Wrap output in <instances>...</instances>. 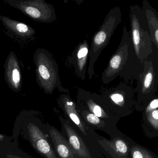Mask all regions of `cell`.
<instances>
[{
	"mask_svg": "<svg viewBox=\"0 0 158 158\" xmlns=\"http://www.w3.org/2000/svg\"><path fill=\"white\" fill-rule=\"evenodd\" d=\"M143 63L138 59L131 40L130 31L123 27L121 40L101 75V81L108 84L119 76L126 82L137 80L143 70Z\"/></svg>",
	"mask_w": 158,
	"mask_h": 158,
	"instance_id": "6da1fadb",
	"label": "cell"
},
{
	"mask_svg": "<svg viewBox=\"0 0 158 158\" xmlns=\"http://www.w3.org/2000/svg\"><path fill=\"white\" fill-rule=\"evenodd\" d=\"M20 128L23 135L34 150L44 158H58L47 130L46 123L38 111H27L24 113Z\"/></svg>",
	"mask_w": 158,
	"mask_h": 158,
	"instance_id": "7a4b0ae2",
	"label": "cell"
},
{
	"mask_svg": "<svg viewBox=\"0 0 158 158\" xmlns=\"http://www.w3.org/2000/svg\"><path fill=\"white\" fill-rule=\"evenodd\" d=\"M33 62L36 66V81L45 94L52 95L57 89L59 92L69 94L68 89L62 85L57 62L49 51L38 48L33 54Z\"/></svg>",
	"mask_w": 158,
	"mask_h": 158,
	"instance_id": "3957f363",
	"label": "cell"
},
{
	"mask_svg": "<svg viewBox=\"0 0 158 158\" xmlns=\"http://www.w3.org/2000/svg\"><path fill=\"white\" fill-rule=\"evenodd\" d=\"M131 40L135 52L142 63L153 53V44L147 19L142 7L131 5L129 10Z\"/></svg>",
	"mask_w": 158,
	"mask_h": 158,
	"instance_id": "277c9868",
	"label": "cell"
},
{
	"mask_svg": "<svg viewBox=\"0 0 158 158\" xmlns=\"http://www.w3.org/2000/svg\"><path fill=\"white\" fill-rule=\"evenodd\" d=\"M122 21V12L119 6L111 8L105 18L103 23L93 36L89 48V65L87 73L89 79L94 75L95 63L103 50L109 44L114 32Z\"/></svg>",
	"mask_w": 158,
	"mask_h": 158,
	"instance_id": "5b68a950",
	"label": "cell"
},
{
	"mask_svg": "<svg viewBox=\"0 0 158 158\" xmlns=\"http://www.w3.org/2000/svg\"><path fill=\"white\" fill-rule=\"evenodd\" d=\"M143 70L139 75L134 92L136 93L135 108L142 110L147 104L155 98L158 89V58L153 53L143 61Z\"/></svg>",
	"mask_w": 158,
	"mask_h": 158,
	"instance_id": "8992f818",
	"label": "cell"
},
{
	"mask_svg": "<svg viewBox=\"0 0 158 158\" xmlns=\"http://www.w3.org/2000/svg\"><path fill=\"white\" fill-rule=\"evenodd\" d=\"M57 104L64 116V118L77 130L87 145L100 158H104L100 152L98 140L100 135L93 132L85 125L81 117L77 103L68 94L63 93L57 99Z\"/></svg>",
	"mask_w": 158,
	"mask_h": 158,
	"instance_id": "52a82bcc",
	"label": "cell"
},
{
	"mask_svg": "<svg viewBox=\"0 0 158 158\" xmlns=\"http://www.w3.org/2000/svg\"><path fill=\"white\" fill-rule=\"evenodd\" d=\"M101 95L110 109L120 118L133 112L135 105L134 90L125 83L106 89Z\"/></svg>",
	"mask_w": 158,
	"mask_h": 158,
	"instance_id": "ba28073f",
	"label": "cell"
},
{
	"mask_svg": "<svg viewBox=\"0 0 158 158\" xmlns=\"http://www.w3.org/2000/svg\"><path fill=\"white\" fill-rule=\"evenodd\" d=\"M4 2L35 21L50 23L57 19L53 6L44 0H4Z\"/></svg>",
	"mask_w": 158,
	"mask_h": 158,
	"instance_id": "9c48e42d",
	"label": "cell"
},
{
	"mask_svg": "<svg viewBox=\"0 0 158 158\" xmlns=\"http://www.w3.org/2000/svg\"><path fill=\"white\" fill-rule=\"evenodd\" d=\"M77 103L97 117L117 126L120 118L111 111L101 95L80 88L77 95Z\"/></svg>",
	"mask_w": 158,
	"mask_h": 158,
	"instance_id": "30bf717a",
	"label": "cell"
},
{
	"mask_svg": "<svg viewBox=\"0 0 158 158\" xmlns=\"http://www.w3.org/2000/svg\"><path fill=\"white\" fill-rule=\"evenodd\" d=\"M130 139L120 131L110 139L100 135L98 143L104 158H131Z\"/></svg>",
	"mask_w": 158,
	"mask_h": 158,
	"instance_id": "8fae6325",
	"label": "cell"
},
{
	"mask_svg": "<svg viewBox=\"0 0 158 158\" xmlns=\"http://www.w3.org/2000/svg\"><path fill=\"white\" fill-rule=\"evenodd\" d=\"M61 132L77 158H100L87 145L77 130L62 115L57 113Z\"/></svg>",
	"mask_w": 158,
	"mask_h": 158,
	"instance_id": "7c38bea8",
	"label": "cell"
},
{
	"mask_svg": "<svg viewBox=\"0 0 158 158\" xmlns=\"http://www.w3.org/2000/svg\"><path fill=\"white\" fill-rule=\"evenodd\" d=\"M5 80L12 91L19 92L22 86V75L19 61L15 54L11 52L4 65Z\"/></svg>",
	"mask_w": 158,
	"mask_h": 158,
	"instance_id": "4fadbf2b",
	"label": "cell"
},
{
	"mask_svg": "<svg viewBox=\"0 0 158 158\" xmlns=\"http://www.w3.org/2000/svg\"><path fill=\"white\" fill-rule=\"evenodd\" d=\"M89 48L87 39H85L78 45L67 59L69 64L74 68L76 75L82 80L86 79Z\"/></svg>",
	"mask_w": 158,
	"mask_h": 158,
	"instance_id": "5bb4252c",
	"label": "cell"
},
{
	"mask_svg": "<svg viewBox=\"0 0 158 158\" xmlns=\"http://www.w3.org/2000/svg\"><path fill=\"white\" fill-rule=\"evenodd\" d=\"M76 103L78 110L84 122L93 132H96V130L102 131L110 137L120 131L116 125L98 117L88 111L82 105Z\"/></svg>",
	"mask_w": 158,
	"mask_h": 158,
	"instance_id": "9a60e30c",
	"label": "cell"
},
{
	"mask_svg": "<svg viewBox=\"0 0 158 158\" xmlns=\"http://www.w3.org/2000/svg\"><path fill=\"white\" fill-rule=\"evenodd\" d=\"M46 126L58 158H77L61 132L48 122L46 123Z\"/></svg>",
	"mask_w": 158,
	"mask_h": 158,
	"instance_id": "2e32d148",
	"label": "cell"
},
{
	"mask_svg": "<svg viewBox=\"0 0 158 158\" xmlns=\"http://www.w3.org/2000/svg\"><path fill=\"white\" fill-rule=\"evenodd\" d=\"M0 20L8 32L20 40H28L36 34L35 30L26 23L3 15H0Z\"/></svg>",
	"mask_w": 158,
	"mask_h": 158,
	"instance_id": "e0dca14e",
	"label": "cell"
},
{
	"mask_svg": "<svg viewBox=\"0 0 158 158\" xmlns=\"http://www.w3.org/2000/svg\"><path fill=\"white\" fill-rule=\"evenodd\" d=\"M142 9L145 14L149 26L153 48L158 58V12L148 1L143 2Z\"/></svg>",
	"mask_w": 158,
	"mask_h": 158,
	"instance_id": "ac0fdd59",
	"label": "cell"
},
{
	"mask_svg": "<svg viewBox=\"0 0 158 158\" xmlns=\"http://www.w3.org/2000/svg\"><path fill=\"white\" fill-rule=\"evenodd\" d=\"M143 119L144 124L146 125L148 132H158V97L154 98L149 101L143 109Z\"/></svg>",
	"mask_w": 158,
	"mask_h": 158,
	"instance_id": "d6986e66",
	"label": "cell"
},
{
	"mask_svg": "<svg viewBox=\"0 0 158 158\" xmlns=\"http://www.w3.org/2000/svg\"><path fill=\"white\" fill-rule=\"evenodd\" d=\"M0 157L2 158H36L31 156L19 148L16 143L5 148L0 149Z\"/></svg>",
	"mask_w": 158,
	"mask_h": 158,
	"instance_id": "ffe728a7",
	"label": "cell"
},
{
	"mask_svg": "<svg viewBox=\"0 0 158 158\" xmlns=\"http://www.w3.org/2000/svg\"><path fill=\"white\" fill-rule=\"evenodd\" d=\"M130 152L131 158H158L148 150L138 145L131 139Z\"/></svg>",
	"mask_w": 158,
	"mask_h": 158,
	"instance_id": "44dd1931",
	"label": "cell"
},
{
	"mask_svg": "<svg viewBox=\"0 0 158 158\" xmlns=\"http://www.w3.org/2000/svg\"><path fill=\"white\" fill-rule=\"evenodd\" d=\"M11 137L7 135L0 134V149L10 146L13 143Z\"/></svg>",
	"mask_w": 158,
	"mask_h": 158,
	"instance_id": "7402d4cb",
	"label": "cell"
},
{
	"mask_svg": "<svg viewBox=\"0 0 158 158\" xmlns=\"http://www.w3.org/2000/svg\"><path fill=\"white\" fill-rule=\"evenodd\" d=\"M0 158H2L0 157Z\"/></svg>",
	"mask_w": 158,
	"mask_h": 158,
	"instance_id": "603a6c76",
	"label": "cell"
}]
</instances>
